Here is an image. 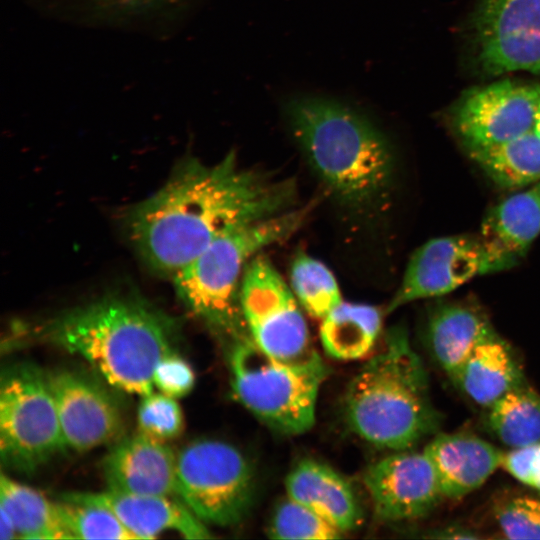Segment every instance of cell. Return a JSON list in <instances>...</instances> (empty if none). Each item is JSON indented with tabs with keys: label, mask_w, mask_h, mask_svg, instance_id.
<instances>
[{
	"label": "cell",
	"mask_w": 540,
	"mask_h": 540,
	"mask_svg": "<svg viewBox=\"0 0 540 540\" xmlns=\"http://www.w3.org/2000/svg\"><path fill=\"white\" fill-rule=\"evenodd\" d=\"M65 449L47 374L32 364L7 367L0 381L2 465L31 473Z\"/></svg>",
	"instance_id": "52a82bcc"
},
{
	"label": "cell",
	"mask_w": 540,
	"mask_h": 540,
	"mask_svg": "<svg viewBox=\"0 0 540 540\" xmlns=\"http://www.w3.org/2000/svg\"><path fill=\"white\" fill-rule=\"evenodd\" d=\"M487 409L489 430L506 446L521 448L540 441V394L527 383L512 389Z\"/></svg>",
	"instance_id": "d4e9b609"
},
{
	"label": "cell",
	"mask_w": 540,
	"mask_h": 540,
	"mask_svg": "<svg viewBox=\"0 0 540 540\" xmlns=\"http://www.w3.org/2000/svg\"><path fill=\"white\" fill-rule=\"evenodd\" d=\"M57 506L74 539H137L112 511L103 506L64 499L57 502Z\"/></svg>",
	"instance_id": "4316f807"
},
{
	"label": "cell",
	"mask_w": 540,
	"mask_h": 540,
	"mask_svg": "<svg viewBox=\"0 0 540 540\" xmlns=\"http://www.w3.org/2000/svg\"><path fill=\"white\" fill-rule=\"evenodd\" d=\"M501 468L522 484L540 492V441L504 452Z\"/></svg>",
	"instance_id": "1f68e13d"
},
{
	"label": "cell",
	"mask_w": 540,
	"mask_h": 540,
	"mask_svg": "<svg viewBox=\"0 0 540 540\" xmlns=\"http://www.w3.org/2000/svg\"><path fill=\"white\" fill-rule=\"evenodd\" d=\"M449 377L467 397L485 408L526 383L520 363L498 333L477 345Z\"/></svg>",
	"instance_id": "d6986e66"
},
{
	"label": "cell",
	"mask_w": 540,
	"mask_h": 540,
	"mask_svg": "<svg viewBox=\"0 0 540 540\" xmlns=\"http://www.w3.org/2000/svg\"><path fill=\"white\" fill-rule=\"evenodd\" d=\"M194 383L195 375L191 366L174 351L159 361L153 373L154 387L173 398L186 396Z\"/></svg>",
	"instance_id": "4dcf8cb0"
},
{
	"label": "cell",
	"mask_w": 540,
	"mask_h": 540,
	"mask_svg": "<svg viewBox=\"0 0 540 540\" xmlns=\"http://www.w3.org/2000/svg\"><path fill=\"white\" fill-rule=\"evenodd\" d=\"M17 537V531L11 515L0 506V539L11 540Z\"/></svg>",
	"instance_id": "836d02e7"
},
{
	"label": "cell",
	"mask_w": 540,
	"mask_h": 540,
	"mask_svg": "<svg viewBox=\"0 0 540 540\" xmlns=\"http://www.w3.org/2000/svg\"><path fill=\"white\" fill-rule=\"evenodd\" d=\"M468 155L504 190L514 191L540 181V135L534 131Z\"/></svg>",
	"instance_id": "603a6c76"
},
{
	"label": "cell",
	"mask_w": 540,
	"mask_h": 540,
	"mask_svg": "<svg viewBox=\"0 0 540 540\" xmlns=\"http://www.w3.org/2000/svg\"><path fill=\"white\" fill-rule=\"evenodd\" d=\"M533 131L536 132L538 135H540V104H539L538 113L536 116V121H535Z\"/></svg>",
	"instance_id": "e575fe53"
},
{
	"label": "cell",
	"mask_w": 540,
	"mask_h": 540,
	"mask_svg": "<svg viewBox=\"0 0 540 540\" xmlns=\"http://www.w3.org/2000/svg\"><path fill=\"white\" fill-rule=\"evenodd\" d=\"M494 516L504 538L540 539V498L514 495L495 505Z\"/></svg>",
	"instance_id": "f1b7e54d"
},
{
	"label": "cell",
	"mask_w": 540,
	"mask_h": 540,
	"mask_svg": "<svg viewBox=\"0 0 540 540\" xmlns=\"http://www.w3.org/2000/svg\"><path fill=\"white\" fill-rule=\"evenodd\" d=\"M480 235L518 263L540 235V181L514 190L486 213Z\"/></svg>",
	"instance_id": "44dd1931"
},
{
	"label": "cell",
	"mask_w": 540,
	"mask_h": 540,
	"mask_svg": "<svg viewBox=\"0 0 540 540\" xmlns=\"http://www.w3.org/2000/svg\"><path fill=\"white\" fill-rule=\"evenodd\" d=\"M445 498L460 499L480 488L501 468L504 452L465 432L441 433L424 448Z\"/></svg>",
	"instance_id": "e0dca14e"
},
{
	"label": "cell",
	"mask_w": 540,
	"mask_h": 540,
	"mask_svg": "<svg viewBox=\"0 0 540 540\" xmlns=\"http://www.w3.org/2000/svg\"><path fill=\"white\" fill-rule=\"evenodd\" d=\"M66 448L84 452L112 441L122 428L120 410L107 390L73 370L47 373Z\"/></svg>",
	"instance_id": "5bb4252c"
},
{
	"label": "cell",
	"mask_w": 540,
	"mask_h": 540,
	"mask_svg": "<svg viewBox=\"0 0 540 540\" xmlns=\"http://www.w3.org/2000/svg\"><path fill=\"white\" fill-rule=\"evenodd\" d=\"M35 334L81 356L110 386L142 397L153 392L159 361L174 351L169 318L125 296L64 311L39 325Z\"/></svg>",
	"instance_id": "7a4b0ae2"
},
{
	"label": "cell",
	"mask_w": 540,
	"mask_h": 540,
	"mask_svg": "<svg viewBox=\"0 0 540 540\" xmlns=\"http://www.w3.org/2000/svg\"><path fill=\"white\" fill-rule=\"evenodd\" d=\"M474 28L486 72L540 74V0H482Z\"/></svg>",
	"instance_id": "7c38bea8"
},
{
	"label": "cell",
	"mask_w": 540,
	"mask_h": 540,
	"mask_svg": "<svg viewBox=\"0 0 540 540\" xmlns=\"http://www.w3.org/2000/svg\"><path fill=\"white\" fill-rule=\"evenodd\" d=\"M240 308L249 338L265 353L290 360L310 351L302 307L264 255L253 257L245 268Z\"/></svg>",
	"instance_id": "30bf717a"
},
{
	"label": "cell",
	"mask_w": 540,
	"mask_h": 540,
	"mask_svg": "<svg viewBox=\"0 0 540 540\" xmlns=\"http://www.w3.org/2000/svg\"><path fill=\"white\" fill-rule=\"evenodd\" d=\"M230 372L234 396L271 429L299 435L313 427L319 391L329 375L316 351L296 359H280L247 337L232 348Z\"/></svg>",
	"instance_id": "8992f818"
},
{
	"label": "cell",
	"mask_w": 540,
	"mask_h": 540,
	"mask_svg": "<svg viewBox=\"0 0 540 540\" xmlns=\"http://www.w3.org/2000/svg\"><path fill=\"white\" fill-rule=\"evenodd\" d=\"M140 433L166 441L177 437L183 428V415L176 398L163 393L143 396L137 414Z\"/></svg>",
	"instance_id": "f546056e"
},
{
	"label": "cell",
	"mask_w": 540,
	"mask_h": 540,
	"mask_svg": "<svg viewBox=\"0 0 540 540\" xmlns=\"http://www.w3.org/2000/svg\"><path fill=\"white\" fill-rule=\"evenodd\" d=\"M0 506L11 515L19 538L74 539L62 521L57 503L4 473L0 479Z\"/></svg>",
	"instance_id": "cb8c5ba5"
},
{
	"label": "cell",
	"mask_w": 540,
	"mask_h": 540,
	"mask_svg": "<svg viewBox=\"0 0 540 540\" xmlns=\"http://www.w3.org/2000/svg\"><path fill=\"white\" fill-rule=\"evenodd\" d=\"M343 412L352 432L382 449L406 450L434 433V408L422 360L401 328L388 331L382 349L347 386Z\"/></svg>",
	"instance_id": "277c9868"
},
{
	"label": "cell",
	"mask_w": 540,
	"mask_h": 540,
	"mask_svg": "<svg viewBox=\"0 0 540 540\" xmlns=\"http://www.w3.org/2000/svg\"><path fill=\"white\" fill-rule=\"evenodd\" d=\"M307 213L290 209L223 234L173 277L177 296L216 331L236 341L249 337L240 308L245 268L264 248L295 233Z\"/></svg>",
	"instance_id": "5b68a950"
},
{
	"label": "cell",
	"mask_w": 540,
	"mask_h": 540,
	"mask_svg": "<svg viewBox=\"0 0 540 540\" xmlns=\"http://www.w3.org/2000/svg\"><path fill=\"white\" fill-rule=\"evenodd\" d=\"M287 118L313 172L337 201L363 209L384 196L393 156L383 134L367 119L321 98L292 102Z\"/></svg>",
	"instance_id": "3957f363"
},
{
	"label": "cell",
	"mask_w": 540,
	"mask_h": 540,
	"mask_svg": "<svg viewBox=\"0 0 540 540\" xmlns=\"http://www.w3.org/2000/svg\"><path fill=\"white\" fill-rule=\"evenodd\" d=\"M363 482L375 515L386 522L423 518L445 498L424 450L394 451L372 463Z\"/></svg>",
	"instance_id": "4fadbf2b"
},
{
	"label": "cell",
	"mask_w": 540,
	"mask_h": 540,
	"mask_svg": "<svg viewBox=\"0 0 540 540\" xmlns=\"http://www.w3.org/2000/svg\"><path fill=\"white\" fill-rule=\"evenodd\" d=\"M516 264L480 234L430 239L411 255L387 312L414 301L444 296L476 277Z\"/></svg>",
	"instance_id": "9c48e42d"
},
{
	"label": "cell",
	"mask_w": 540,
	"mask_h": 540,
	"mask_svg": "<svg viewBox=\"0 0 540 540\" xmlns=\"http://www.w3.org/2000/svg\"><path fill=\"white\" fill-rule=\"evenodd\" d=\"M292 180L239 164L234 152L208 165L189 159L154 194L133 206L125 227L146 265L173 277L213 241L291 209Z\"/></svg>",
	"instance_id": "6da1fadb"
},
{
	"label": "cell",
	"mask_w": 540,
	"mask_h": 540,
	"mask_svg": "<svg viewBox=\"0 0 540 540\" xmlns=\"http://www.w3.org/2000/svg\"><path fill=\"white\" fill-rule=\"evenodd\" d=\"M321 320L320 339L324 352L342 361L367 355L382 326V315L378 308L343 301Z\"/></svg>",
	"instance_id": "7402d4cb"
},
{
	"label": "cell",
	"mask_w": 540,
	"mask_h": 540,
	"mask_svg": "<svg viewBox=\"0 0 540 540\" xmlns=\"http://www.w3.org/2000/svg\"><path fill=\"white\" fill-rule=\"evenodd\" d=\"M291 289L301 307L312 317L323 319L342 302L338 283L321 261L298 253L290 267Z\"/></svg>",
	"instance_id": "484cf974"
},
{
	"label": "cell",
	"mask_w": 540,
	"mask_h": 540,
	"mask_svg": "<svg viewBox=\"0 0 540 540\" xmlns=\"http://www.w3.org/2000/svg\"><path fill=\"white\" fill-rule=\"evenodd\" d=\"M254 492L250 462L227 442L198 440L177 455L176 495L204 523L237 524L247 515Z\"/></svg>",
	"instance_id": "ba28073f"
},
{
	"label": "cell",
	"mask_w": 540,
	"mask_h": 540,
	"mask_svg": "<svg viewBox=\"0 0 540 540\" xmlns=\"http://www.w3.org/2000/svg\"><path fill=\"white\" fill-rule=\"evenodd\" d=\"M495 333L480 308L466 302H442L428 316L426 341L436 363L450 376L477 345Z\"/></svg>",
	"instance_id": "ffe728a7"
},
{
	"label": "cell",
	"mask_w": 540,
	"mask_h": 540,
	"mask_svg": "<svg viewBox=\"0 0 540 540\" xmlns=\"http://www.w3.org/2000/svg\"><path fill=\"white\" fill-rule=\"evenodd\" d=\"M429 538L437 539H477L480 537L475 531L461 525H447L430 532Z\"/></svg>",
	"instance_id": "d6a6232c"
},
{
	"label": "cell",
	"mask_w": 540,
	"mask_h": 540,
	"mask_svg": "<svg viewBox=\"0 0 540 540\" xmlns=\"http://www.w3.org/2000/svg\"><path fill=\"white\" fill-rule=\"evenodd\" d=\"M177 455L163 441L142 433L125 438L102 462L108 489L141 495L176 494Z\"/></svg>",
	"instance_id": "2e32d148"
},
{
	"label": "cell",
	"mask_w": 540,
	"mask_h": 540,
	"mask_svg": "<svg viewBox=\"0 0 540 540\" xmlns=\"http://www.w3.org/2000/svg\"><path fill=\"white\" fill-rule=\"evenodd\" d=\"M285 489L287 497L308 507L341 532L362 523L363 510L352 485L325 463L301 460L286 476Z\"/></svg>",
	"instance_id": "ac0fdd59"
},
{
	"label": "cell",
	"mask_w": 540,
	"mask_h": 540,
	"mask_svg": "<svg viewBox=\"0 0 540 540\" xmlns=\"http://www.w3.org/2000/svg\"><path fill=\"white\" fill-rule=\"evenodd\" d=\"M171 497L107 489L102 492L66 493L61 499L92 503L109 509L137 539H154L167 531H175L186 539L211 538L205 523L182 501Z\"/></svg>",
	"instance_id": "9a60e30c"
},
{
	"label": "cell",
	"mask_w": 540,
	"mask_h": 540,
	"mask_svg": "<svg viewBox=\"0 0 540 540\" xmlns=\"http://www.w3.org/2000/svg\"><path fill=\"white\" fill-rule=\"evenodd\" d=\"M267 534L273 539L341 538L342 532L303 504L287 497L275 508Z\"/></svg>",
	"instance_id": "83f0119b"
},
{
	"label": "cell",
	"mask_w": 540,
	"mask_h": 540,
	"mask_svg": "<svg viewBox=\"0 0 540 540\" xmlns=\"http://www.w3.org/2000/svg\"><path fill=\"white\" fill-rule=\"evenodd\" d=\"M540 85L503 80L467 93L452 115L467 152L502 144L533 131Z\"/></svg>",
	"instance_id": "8fae6325"
}]
</instances>
